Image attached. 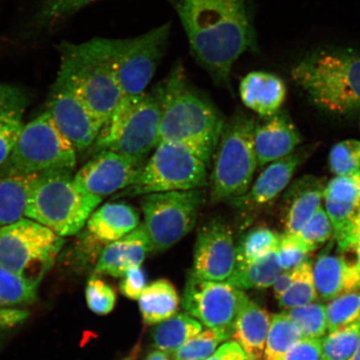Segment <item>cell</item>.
Masks as SVG:
<instances>
[{
  "label": "cell",
  "mask_w": 360,
  "mask_h": 360,
  "mask_svg": "<svg viewBox=\"0 0 360 360\" xmlns=\"http://www.w3.org/2000/svg\"><path fill=\"white\" fill-rule=\"evenodd\" d=\"M337 244L342 255H354L353 261L360 276V209L347 233L340 240L337 241Z\"/></svg>",
  "instance_id": "cell-48"
},
{
  "label": "cell",
  "mask_w": 360,
  "mask_h": 360,
  "mask_svg": "<svg viewBox=\"0 0 360 360\" xmlns=\"http://www.w3.org/2000/svg\"><path fill=\"white\" fill-rule=\"evenodd\" d=\"M24 126L22 120L0 123V167L6 163Z\"/></svg>",
  "instance_id": "cell-46"
},
{
  "label": "cell",
  "mask_w": 360,
  "mask_h": 360,
  "mask_svg": "<svg viewBox=\"0 0 360 360\" xmlns=\"http://www.w3.org/2000/svg\"><path fill=\"white\" fill-rule=\"evenodd\" d=\"M312 264L307 261L294 270L289 289L278 300L282 309L289 310L314 303L318 299L313 278Z\"/></svg>",
  "instance_id": "cell-32"
},
{
  "label": "cell",
  "mask_w": 360,
  "mask_h": 360,
  "mask_svg": "<svg viewBox=\"0 0 360 360\" xmlns=\"http://www.w3.org/2000/svg\"><path fill=\"white\" fill-rule=\"evenodd\" d=\"M85 297L88 307L94 314L105 315L110 314L115 308V290L96 274L89 278Z\"/></svg>",
  "instance_id": "cell-42"
},
{
  "label": "cell",
  "mask_w": 360,
  "mask_h": 360,
  "mask_svg": "<svg viewBox=\"0 0 360 360\" xmlns=\"http://www.w3.org/2000/svg\"><path fill=\"white\" fill-rule=\"evenodd\" d=\"M122 278L120 292L130 300H139L147 286L146 274L141 266L129 269Z\"/></svg>",
  "instance_id": "cell-47"
},
{
  "label": "cell",
  "mask_w": 360,
  "mask_h": 360,
  "mask_svg": "<svg viewBox=\"0 0 360 360\" xmlns=\"http://www.w3.org/2000/svg\"><path fill=\"white\" fill-rule=\"evenodd\" d=\"M46 110L76 150H85L96 143L103 126L58 76L49 93Z\"/></svg>",
  "instance_id": "cell-16"
},
{
  "label": "cell",
  "mask_w": 360,
  "mask_h": 360,
  "mask_svg": "<svg viewBox=\"0 0 360 360\" xmlns=\"http://www.w3.org/2000/svg\"><path fill=\"white\" fill-rule=\"evenodd\" d=\"M290 77L323 110L345 115L360 109V51L318 49L292 66Z\"/></svg>",
  "instance_id": "cell-3"
},
{
  "label": "cell",
  "mask_w": 360,
  "mask_h": 360,
  "mask_svg": "<svg viewBox=\"0 0 360 360\" xmlns=\"http://www.w3.org/2000/svg\"><path fill=\"white\" fill-rule=\"evenodd\" d=\"M96 1L97 0H43L30 20V27L38 30L53 28Z\"/></svg>",
  "instance_id": "cell-33"
},
{
  "label": "cell",
  "mask_w": 360,
  "mask_h": 360,
  "mask_svg": "<svg viewBox=\"0 0 360 360\" xmlns=\"http://www.w3.org/2000/svg\"><path fill=\"white\" fill-rule=\"evenodd\" d=\"M146 161L101 150L74 174V181L81 191L103 199L131 186Z\"/></svg>",
  "instance_id": "cell-15"
},
{
  "label": "cell",
  "mask_w": 360,
  "mask_h": 360,
  "mask_svg": "<svg viewBox=\"0 0 360 360\" xmlns=\"http://www.w3.org/2000/svg\"><path fill=\"white\" fill-rule=\"evenodd\" d=\"M124 360H131V359H124Z\"/></svg>",
  "instance_id": "cell-54"
},
{
  "label": "cell",
  "mask_w": 360,
  "mask_h": 360,
  "mask_svg": "<svg viewBox=\"0 0 360 360\" xmlns=\"http://www.w3.org/2000/svg\"><path fill=\"white\" fill-rule=\"evenodd\" d=\"M300 134L286 114L278 112L255 122V148L258 167L282 159L295 150Z\"/></svg>",
  "instance_id": "cell-18"
},
{
  "label": "cell",
  "mask_w": 360,
  "mask_h": 360,
  "mask_svg": "<svg viewBox=\"0 0 360 360\" xmlns=\"http://www.w3.org/2000/svg\"><path fill=\"white\" fill-rule=\"evenodd\" d=\"M236 267V245L229 225L214 219L198 231L193 276L202 281L225 282Z\"/></svg>",
  "instance_id": "cell-14"
},
{
  "label": "cell",
  "mask_w": 360,
  "mask_h": 360,
  "mask_svg": "<svg viewBox=\"0 0 360 360\" xmlns=\"http://www.w3.org/2000/svg\"><path fill=\"white\" fill-rule=\"evenodd\" d=\"M102 200L76 186L74 170L46 171L38 175L31 188L25 217L63 238L74 236L82 231Z\"/></svg>",
  "instance_id": "cell-5"
},
{
  "label": "cell",
  "mask_w": 360,
  "mask_h": 360,
  "mask_svg": "<svg viewBox=\"0 0 360 360\" xmlns=\"http://www.w3.org/2000/svg\"><path fill=\"white\" fill-rule=\"evenodd\" d=\"M302 338L299 328L285 313L274 314L270 318L264 360H281Z\"/></svg>",
  "instance_id": "cell-30"
},
{
  "label": "cell",
  "mask_w": 360,
  "mask_h": 360,
  "mask_svg": "<svg viewBox=\"0 0 360 360\" xmlns=\"http://www.w3.org/2000/svg\"><path fill=\"white\" fill-rule=\"evenodd\" d=\"M65 238L29 218L0 227V268L39 283L53 266Z\"/></svg>",
  "instance_id": "cell-9"
},
{
  "label": "cell",
  "mask_w": 360,
  "mask_h": 360,
  "mask_svg": "<svg viewBox=\"0 0 360 360\" xmlns=\"http://www.w3.org/2000/svg\"><path fill=\"white\" fill-rule=\"evenodd\" d=\"M286 94V85L283 79L269 72H251L240 84L242 102L261 118H267L280 112Z\"/></svg>",
  "instance_id": "cell-23"
},
{
  "label": "cell",
  "mask_w": 360,
  "mask_h": 360,
  "mask_svg": "<svg viewBox=\"0 0 360 360\" xmlns=\"http://www.w3.org/2000/svg\"><path fill=\"white\" fill-rule=\"evenodd\" d=\"M326 211L330 218L333 235L339 241L347 233L355 215L360 209V202H340L325 199Z\"/></svg>",
  "instance_id": "cell-44"
},
{
  "label": "cell",
  "mask_w": 360,
  "mask_h": 360,
  "mask_svg": "<svg viewBox=\"0 0 360 360\" xmlns=\"http://www.w3.org/2000/svg\"><path fill=\"white\" fill-rule=\"evenodd\" d=\"M39 283L0 268V330H6L25 321L26 307L37 298Z\"/></svg>",
  "instance_id": "cell-24"
},
{
  "label": "cell",
  "mask_w": 360,
  "mask_h": 360,
  "mask_svg": "<svg viewBox=\"0 0 360 360\" xmlns=\"http://www.w3.org/2000/svg\"><path fill=\"white\" fill-rule=\"evenodd\" d=\"M309 155L308 150H300L269 164L249 191L229 201V204L242 214L254 212L267 205L289 186L296 170Z\"/></svg>",
  "instance_id": "cell-17"
},
{
  "label": "cell",
  "mask_w": 360,
  "mask_h": 360,
  "mask_svg": "<svg viewBox=\"0 0 360 360\" xmlns=\"http://www.w3.org/2000/svg\"><path fill=\"white\" fill-rule=\"evenodd\" d=\"M314 251L295 235L283 233L277 249L278 263L283 271H292L309 261Z\"/></svg>",
  "instance_id": "cell-39"
},
{
  "label": "cell",
  "mask_w": 360,
  "mask_h": 360,
  "mask_svg": "<svg viewBox=\"0 0 360 360\" xmlns=\"http://www.w3.org/2000/svg\"><path fill=\"white\" fill-rule=\"evenodd\" d=\"M349 360H360V341L356 350Z\"/></svg>",
  "instance_id": "cell-52"
},
{
  "label": "cell",
  "mask_w": 360,
  "mask_h": 360,
  "mask_svg": "<svg viewBox=\"0 0 360 360\" xmlns=\"http://www.w3.org/2000/svg\"><path fill=\"white\" fill-rule=\"evenodd\" d=\"M295 323L303 338H323L328 331L326 307L312 303L285 312Z\"/></svg>",
  "instance_id": "cell-36"
},
{
  "label": "cell",
  "mask_w": 360,
  "mask_h": 360,
  "mask_svg": "<svg viewBox=\"0 0 360 360\" xmlns=\"http://www.w3.org/2000/svg\"><path fill=\"white\" fill-rule=\"evenodd\" d=\"M145 360H176L174 359L171 354L164 351L156 350L148 354Z\"/></svg>",
  "instance_id": "cell-51"
},
{
  "label": "cell",
  "mask_w": 360,
  "mask_h": 360,
  "mask_svg": "<svg viewBox=\"0 0 360 360\" xmlns=\"http://www.w3.org/2000/svg\"><path fill=\"white\" fill-rule=\"evenodd\" d=\"M152 92L161 110L160 143L181 146L210 167L226 120L206 94L193 86L181 60Z\"/></svg>",
  "instance_id": "cell-2"
},
{
  "label": "cell",
  "mask_w": 360,
  "mask_h": 360,
  "mask_svg": "<svg viewBox=\"0 0 360 360\" xmlns=\"http://www.w3.org/2000/svg\"><path fill=\"white\" fill-rule=\"evenodd\" d=\"M229 339L231 337L225 333L209 328L169 354L176 360H205L215 352L220 344Z\"/></svg>",
  "instance_id": "cell-35"
},
{
  "label": "cell",
  "mask_w": 360,
  "mask_h": 360,
  "mask_svg": "<svg viewBox=\"0 0 360 360\" xmlns=\"http://www.w3.org/2000/svg\"><path fill=\"white\" fill-rule=\"evenodd\" d=\"M333 233L330 218L326 210L321 206L295 236L315 250L330 240Z\"/></svg>",
  "instance_id": "cell-41"
},
{
  "label": "cell",
  "mask_w": 360,
  "mask_h": 360,
  "mask_svg": "<svg viewBox=\"0 0 360 360\" xmlns=\"http://www.w3.org/2000/svg\"><path fill=\"white\" fill-rule=\"evenodd\" d=\"M209 186L208 165L181 146L160 142L135 181L114 199L150 193L205 188Z\"/></svg>",
  "instance_id": "cell-10"
},
{
  "label": "cell",
  "mask_w": 360,
  "mask_h": 360,
  "mask_svg": "<svg viewBox=\"0 0 360 360\" xmlns=\"http://www.w3.org/2000/svg\"><path fill=\"white\" fill-rule=\"evenodd\" d=\"M29 103V97L24 89L0 83V123L22 120Z\"/></svg>",
  "instance_id": "cell-40"
},
{
  "label": "cell",
  "mask_w": 360,
  "mask_h": 360,
  "mask_svg": "<svg viewBox=\"0 0 360 360\" xmlns=\"http://www.w3.org/2000/svg\"><path fill=\"white\" fill-rule=\"evenodd\" d=\"M282 271L276 250L254 262L237 265L226 282L241 290L266 289Z\"/></svg>",
  "instance_id": "cell-28"
},
{
  "label": "cell",
  "mask_w": 360,
  "mask_h": 360,
  "mask_svg": "<svg viewBox=\"0 0 360 360\" xmlns=\"http://www.w3.org/2000/svg\"><path fill=\"white\" fill-rule=\"evenodd\" d=\"M248 359L245 351L236 342H227L220 346L215 352L205 360H245Z\"/></svg>",
  "instance_id": "cell-49"
},
{
  "label": "cell",
  "mask_w": 360,
  "mask_h": 360,
  "mask_svg": "<svg viewBox=\"0 0 360 360\" xmlns=\"http://www.w3.org/2000/svg\"><path fill=\"white\" fill-rule=\"evenodd\" d=\"M176 13L191 53L219 86L231 89L233 65L258 53L253 0H166Z\"/></svg>",
  "instance_id": "cell-1"
},
{
  "label": "cell",
  "mask_w": 360,
  "mask_h": 360,
  "mask_svg": "<svg viewBox=\"0 0 360 360\" xmlns=\"http://www.w3.org/2000/svg\"><path fill=\"white\" fill-rule=\"evenodd\" d=\"M138 210L124 202H110L94 210L84 233L103 246L129 235L141 224Z\"/></svg>",
  "instance_id": "cell-21"
},
{
  "label": "cell",
  "mask_w": 360,
  "mask_h": 360,
  "mask_svg": "<svg viewBox=\"0 0 360 360\" xmlns=\"http://www.w3.org/2000/svg\"><path fill=\"white\" fill-rule=\"evenodd\" d=\"M250 299L245 292L225 282L188 278L182 305L188 314L211 330L232 337L238 315Z\"/></svg>",
  "instance_id": "cell-13"
},
{
  "label": "cell",
  "mask_w": 360,
  "mask_h": 360,
  "mask_svg": "<svg viewBox=\"0 0 360 360\" xmlns=\"http://www.w3.org/2000/svg\"><path fill=\"white\" fill-rule=\"evenodd\" d=\"M281 360H323L322 338H302Z\"/></svg>",
  "instance_id": "cell-45"
},
{
  "label": "cell",
  "mask_w": 360,
  "mask_h": 360,
  "mask_svg": "<svg viewBox=\"0 0 360 360\" xmlns=\"http://www.w3.org/2000/svg\"><path fill=\"white\" fill-rule=\"evenodd\" d=\"M160 103L152 91L124 96L94 146L98 151L109 150L147 160L160 143Z\"/></svg>",
  "instance_id": "cell-7"
},
{
  "label": "cell",
  "mask_w": 360,
  "mask_h": 360,
  "mask_svg": "<svg viewBox=\"0 0 360 360\" xmlns=\"http://www.w3.org/2000/svg\"><path fill=\"white\" fill-rule=\"evenodd\" d=\"M332 173L345 175L360 171V141L346 139L333 146L328 156Z\"/></svg>",
  "instance_id": "cell-38"
},
{
  "label": "cell",
  "mask_w": 360,
  "mask_h": 360,
  "mask_svg": "<svg viewBox=\"0 0 360 360\" xmlns=\"http://www.w3.org/2000/svg\"><path fill=\"white\" fill-rule=\"evenodd\" d=\"M139 304L143 322L154 326L178 313L180 298L172 283L158 280L146 286L139 297Z\"/></svg>",
  "instance_id": "cell-26"
},
{
  "label": "cell",
  "mask_w": 360,
  "mask_h": 360,
  "mask_svg": "<svg viewBox=\"0 0 360 360\" xmlns=\"http://www.w3.org/2000/svg\"><path fill=\"white\" fill-rule=\"evenodd\" d=\"M206 196L205 188L142 196L143 224L152 252L168 250L193 231Z\"/></svg>",
  "instance_id": "cell-11"
},
{
  "label": "cell",
  "mask_w": 360,
  "mask_h": 360,
  "mask_svg": "<svg viewBox=\"0 0 360 360\" xmlns=\"http://www.w3.org/2000/svg\"><path fill=\"white\" fill-rule=\"evenodd\" d=\"M77 150L57 128L48 110L22 126L15 147L0 167V178L75 170Z\"/></svg>",
  "instance_id": "cell-8"
},
{
  "label": "cell",
  "mask_w": 360,
  "mask_h": 360,
  "mask_svg": "<svg viewBox=\"0 0 360 360\" xmlns=\"http://www.w3.org/2000/svg\"><path fill=\"white\" fill-rule=\"evenodd\" d=\"M58 73L103 127L124 97L108 48L107 39L60 45Z\"/></svg>",
  "instance_id": "cell-4"
},
{
  "label": "cell",
  "mask_w": 360,
  "mask_h": 360,
  "mask_svg": "<svg viewBox=\"0 0 360 360\" xmlns=\"http://www.w3.org/2000/svg\"><path fill=\"white\" fill-rule=\"evenodd\" d=\"M152 251L150 238L141 223L129 235L103 248L94 274L122 278L129 269L141 266Z\"/></svg>",
  "instance_id": "cell-19"
},
{
  "label": "cell",
  "mask_w": 360,
  "mask_h": 360,
  "mask_svg": "<svg viewBox=\"0 0 360 360\" xmlns=\"http://www.w3.org/2000/svg\"><path fill=\"white\" fill-rule=\"evenodd\" d=\"M323 199L340 202H360V171L336 175L323 191Z\"/></svg>",
  "instance_id": "cell-43"
},
{
  "label": "cell",
  "mask_w": 360,
  "mask_h": 360,
  "mask_svg": "<svg viewBox=\"0 0 360 360\" xmlns=\"http://www.w3.org/2000/svg\"><path fill=\"white\" fill-rule=\"evenodd\" d=\"M269 323L266 310L251 300L238 315L232 338L248 358L259 359L264 356Z\"/></svg>",
  "instance_id": "cell-25"
},
{
  "label": "cell",
  "mask_w": 360,
  "mask_h": 360,
  "mask_svg": "<svg viewBox=\"0 0 360 360\" xmlns=\"http://www.w3.org/2000/svg\"><path fill=\"white\" fill-rule=\"evenodd\" d=\"M312 269L315 289L323 300H332L360 290L358 270L347 256L323 254Z\"/></svg>",
  "instance_id": "cell-20"
},
{
  "label": "cell",
  "mask_w": 360,
  "mask_h": 360,
  "mask_svg": "<svg viewBox=\"0 0 360 360\" xmlns=\"http://www.w3.org/2000/svg\"><path fill=\"white\" fill-rule=\"evenodd\" d=\"M281 236L267 227L248 231L236 245V266L254 262L278 249Z\"/></svg>",
  "instance_id": "cell-31"
},
{
  "label": "cell",
  "mask_w": 360,
  "mask_h": 360,
  "mask_svg": "<svg viewBox=\"0 0 360 360\" xmlns=\"http://www.w3.org/2000/svg\"><path fill=\"white\" fill-rule=\"evenodd\" d=\"M170 30V22H165L135 37L107 39L112 64L124 96L146 92L167 51Z\"/></svg>",
  "instance_id": "cell-12"
},
{
  "label": "cell",
  "mask_w": 360,
  "mask_h": 360,
  "mask_svg": "<svg viewBox=\"0 0 360 360\" xmlns=\"http://www.w3.org/2000/svg\"><path fill=\"white\" fill-rule=\"evenodd\" d=\"M255 122L243 114L225 120L210 175V196L213 204L229 202L249 191L258 167Z\"/></svg>",
  "instance_id": "cell-6"
},
{
  "label": "cell",
  "mask_w": 360,
  "mask_h": 360,
  "mask_svg": "<svg viewBox=\"0 0 360 360\" xmlns=\"http://www.w3.org/2000/svg\"><path fill=\"white\" fill-rule=\"evenodd\" d=\"M245 360H259V359H250V358H248Z\"/></svg>",
  "instance_id": "cell-53"
},
{
  "label": "cell",
  "mask_w": 360,
  "mask_h": 360,
  "mask_svg": "<svg viewBox=\"0 0 360 360\" xmlns=\"http://www.w3.org/2000/svg\"><path fill=\"white\" fill-rule=\"evenodd\" d=\"M38 175L0 178V227L25 217L30 192Z\"/></svg>",
  "instance_id": "cell-27"
},
{
  "label": "cell",
  "mask_w": 360,
  "mask_h": 360,
  "mask_svg": "<svg viewBox=\"0 0 360 360\" xmlns=\"http://www.w3.org/2000/svg\"><path fill=\"white\" fill-rule=\"evenodd\" d=\"M294 278V270L292 271H282L276 278L273 285L274 296L277 300L280 299L291 285Z\"/></svg>",
  "instance_id": "cell-50"
},
{
  "label": "cell",
  "mask_w": 360,
  "mask_h": 360,
  "mask_svg": "<svg viewBox=\"0 0 360 360\" xmlns=\"http://www.w3.org/2000/svg\"><path fill=\"white\" fill-rule=\"evenodd\" d=\"M360 341V319L322 338L323 360H349Z\"/></svg>",
  "instance_id": "cell-34"
},
{
  "label": "cell",
  "mask_w": 360,
  "mask_h": 360,
  "mask_svg": "<svg viewBox=\"0 0 360 360\" xmlns=\"http://www.w3.org/2000/svg\"><path fill=\"white\" fill-rule=\"evenodd\" d=\"M325 188L321 179L313 176L300 179L292 184L283 200V233L295 235L301 231L321 206Z\"/></svg>",
  "instance_id": "cell-22"
},
{
  "label": "cell",
  "mask_w": 360,
  "mask_h": 360,
  "mask_svg": "<svg viewBox=\"0 0 360 360\" xmlns=\"http://www.w3.org/2000/svg\"><path fill=\"white\" fill-rule=\"evenodd\" d=\"M328 331L347 326L360 319V290L332 300L326 306Z\"/></svg>",
  "instance_id": "cell-37"
},
{
  "label": "cell",
  "mask_w": 360,
  "mask_h": 360,
  "mask_svg": "<svg viewBox=\"0 0 360 360\" xmlns=\"http://www.w3.org/2000/svg\"><path fill=\"white\" fill-rule=\"evenodd\" d=\"M202 330L201 323L190 314H176L157 323L153 328L151 338L158 350L171 353Z\"/></svg>",
  "instance_id": "cell-29"
}]
</instances>
